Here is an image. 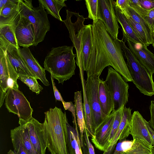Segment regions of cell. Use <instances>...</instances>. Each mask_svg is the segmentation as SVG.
Returning <instances> with one entry per match:
<instances>
[{
    "label": "cell",
    "instance_id": "obj_1",
    "mask_svg": "<svg viewBox=\"0 0 154 154\" xmlns=\"http://www.w3.org/2000/svg\"><path fill=\"white\" fill-rule=\"evenodd\" d=\"M104 60L119 73L127 82L133 79L124 58L120 40H113L107 32L103 22L99 20L92 24Z\"/></svg>",
    "mask_w": 154,
    "mask_h": 154
},
{
    "label": "cell",
    "instance_id": "obj_2",
    "mask_svg": "<svg viewBox=\"0 0 154 154\" xmlns=\"http://www.w3.org/2000/svg\"><path fill=\"white\" fill-rule=\"evenodd\" d=\"M47 129V149L51 154H69L68 149V123L65 112L55 106L44 112Z\"/></svg>",
    "mask_w": 154,
    "mask_h": 154
},
{
    "label": "cell",
    "instance_id": "obj_3",
    "mask_svg": "<svg viewBox=\"0 0 154 154\" xmlns=\"http://www.w3.org/2000/svg\"><path fill=\"white\" fill-rule=\"evenodd\" d=\"M73 48L66 45L52 48L45 58L44 69L59 83L63 84L75 74L76 55L73 54Z\"/></svg>",
    "mask_w": 154,
    "mask_h": 154
},
{
    "label": "cell",
    "instance_id": "obj_4",
    "mask_svg": "<svg viewBox=\"0 0 154 154\" xmlns=\"http://www.w3.org/2000/svg\"><path fill=\"white\" fill-rule=\"evenodd\" d=\"M127 65L133 79L132 82L140 92L151 97L154 95V82L152 75L146 68L136 58L125 42L120 40Z\"/></svg>",
    "mask_w": 154,
    "mask_h": 154
},
{
    "label": "cell",
    "instance_id": "obj_5",
    "mask_svg": "<svg viewBox=\"0 0 154 154\" xmlns=\"http://www.w3.org/2000/svg\"><path fill=\"white\" fill-rule=\"evenodd\" d=\"M38 2L39 6L34 7L32 0L20 1V14L27 18L33 26L34 40L33 45L34 46H36L44 40L50 28L47 13L40 0H38Z\"/></svg>",
    "mask_w": 154,
    "mask_h": 154
},
{
    "label": "cell",
    "instance_id": "obj_6",
    "mask_svg": "<svg viewBox=\"0 0 154 154\" xmlns=\"http://www.w3.org/2000/svg\"><path fill=\"white\" fill-rule=\"evenodd\" d=\"M105 82L113 99L114 110H118L123 105L125 106L128 102L129 85L122 76L109 66Z\"/></svg>",
    "mask_w": 154,
    "mask_h": 154
},
{
    "label": "cell",
    "instance_id": "obj_7",
    "mask_svg": "<svg viewBox=\"0 0 154 154\" xmlns=\"http://www.w3.org/2000/svg\"><path fill=\"white\" fill-rule=\"evenodd\" d=\"M18 123L24 127L37 152L38 154H45L48 147V138L45 122L40 123L32 117L26 120L19 119Z\"/></svg>",
    "mask_w": 154,
    "mask_h": 154
},
{
    "label": "cell",
    "instance_id": "obj_8",
    "mask_svg": "<svg viewBox=\"0 0 154 154\" xmlns=\"http://www.w3.org/2000/svg\"><path fill=\"white\" fill-rule=\"evenodd\" d=\"M100 77H87L85 82V91L90 106L93 130L96 129L104 121L98 97V86Z\"/></svg>",
    "mask_w": 154,
    "mask_h": 154
},
{
    "label": "cell",
    "instance_id": "obj_9",
    "mask_svg": "<svg viewBox=\"0 0 154 154\" xmlns=\"http://www.w3.org/2000/svg\"><path fill=\"white\" fill-rule=\"evenodd\" d=\"M5 106L10 112L17 115L25 120L32 117L33 109L22 92L19 89L9 88L5 99Z\"/></svg>",
    "mask_w": 154,
    "mask_h": 154
},
{
    "label": "cell",
    "instance_id": "obj_10",
    "mask_svg": "<svg viewBox=\"0 0 154 154\" xmlns=\"http://www.w3.org/2000/svg\"><path fill=\"white\" fill-rule=\"evenodd\" d=\"M66 20H63L67 28L69 33V37L73 43V46L76 51V62L79 69H83L82 62V37L83 30L85 25L84 22L85 18L83 15H80L79 13H75L76 20L75 22L72 20V12L66 10Z\"/></svg>",
    "mask_w": 154,
    "mask_h": 154
},
{
    "label": "cell",
    "instance_id": "obj_11",
    "mask_svg": "<svg viewBox=\"0 0 154 154\" xmlns=\"http://www.w3.org/2000/svg\"><path fill=\"white\" fill-rule=\"evenodd\" d=\"M18 76L5 52L0 48V89L5 93L9 88L19 89Z\"/></svg>",
    "mask_w": 154,
    "mask_h": 154
},
{
    "label": "cell",
    "instance_id": "obj_12",
    "mask_svg": "<svg viewBox=\"0 0 154 154\" xmlns=\"http://www.w3.org/2000/svg\"><path fill=\"white\" fill-rule=\"evenodd\" d=\"M99 2L102 21L112 38L115 40H117L120 27L115 13V1L112 0H99Z\"/></svg>",
    "mask_w": 154,
    "mask_h": 154
},
{
    "label": "cell",
    "instance_id": "obj_13",
    "mask_svg": "<svg viewBox=\"0 0 154 154\" xmlns=\"http://www.w3.org/2000/svg\"><path fill=\"white\" fill-rule=\"evenodd\" d=\"M147 121L138 111H134L130 123V133L133 139H137L146 146L153 147Z\"/></svg>",
    "mask_w": 154,
    "mask_h": 154
},
{
    "label": "cell",
    "instance_id": "obj_14",
    "mask_svg": "<svg viewBox=\"0 0 154 154\" xmlns=\"http://www.w3.org/2000/svg\"><path fill=\"white\" fill-rule=\"evenodd\" d=\"M114 110L95 130L91 140L99 150L105 151L109 146V140L114 119Z\"/></svg>",
    "mask_w": 154,
    "mask_h": 154
},
{
    "label": "cell",
    "instance_id": "obj_15",
    "mask_svg": "<svg viewBox=\"0 0 154 154\" xmlns=\"http://www.w3.org/2000/svg\"><path fill=\"white\" fill-rule=\"evenodd\" d=\"M0 48L3 50L18 75L34 77L23 61L18 48L7 42L0 40Z\"/></svg>",
    "mask_w": 154,
    "mask_h": 154
},
{
    "label": "cell",
    "instance_id": "obj_16",
    "mask_svg": "<svg viewBox=\"0 0 154 154\" xmlns=\"http://www.w3.org/2000/svg\"><path fill=\"white\" fill-rule=\"evenodd\" d=\"M15 34L19 46L29 48L33 45L34 35L32 24L27 18L20 14L15 29Z\"/></svg>",
    "mask_w": 154,
    "mask_h": 154
},
{
    "label": "cell",
    "instance_id": "obj_17",
    "mask_svg": "<svg viewBox=\"0 0 154 154\" xmlns=\"http://www.w3.org/2000/svg\"><path fill=\"white\" fill-rule=\"evenodd\" d=\"M126 41L129 48L136 58L152 75L154 73V54L142 43H137L129 40Z\"/></svg>",
    "mask_w": 154,
    "mask_h": 154
},
{
    "label": "cell",
    "instance_id": "obj_18",
    "mask_svg": "<svg viewBox=\"0 0 154 154\" xmlns=\"http://www.w3.org/2000/svg\"><path fill=\"white\" fill-rule=\"evenodd\" d=\"M18 50L26 66L34 77L39 79L44 85L48 86L50 84L46 77L45 69L34 58L29 48H20Z\"/></svg>",
    "mask_w": 154,
    "mask_h": 154
},
{
    "label": "cell",
    "instance_id": "obj_19",
    "mask_svg": "<svg viewBox=\"0 0 154 154\" xmlns=\"http://www.w3.org/2000/svg\"><path fill=\"white\" fill-rule=\"evenodd\" d=\"M19 124V126L11 130L10 137L12 144L24 149L27 154H38L32 144L24 127L22 124Z\"/></svg>",
    "mask_w": 154,
    "mask_h": 154
},
{
    "label": "cell",
    "instance_id": "obj_20",
    "mask_svg": "<svg viewBox=\"0 0 154 154\" xmlns=\"http://www.w3.org/2000/svg\"><path fill=\"white\" fill-rule=\"evenodd\" d=\"M98 97L104 119L114 110V104L111 93L105 82L100 79L98 86Z\"/></svg>",
    "mask_w": 154,
    "mask_h": 154
},
{
    "label": "cell",
    "instance_id": "obj_21",
    "mask_svg": "<svg viewBox=\"0 0 154 154\" xmlns=\"http://www.w3.org/2000/svg\"><path fill=\"white\" fill-rule=\"evenodd\" d=\"M20 0H10L0 11V26L12 24L20 15Z\"/></svg>",
    "mask_w": 154,
    "mask_h": 154
},
{
    "label": "cell",
    "instance_id": "obj_22",
    "mask_svg": "<svg viewBox=\"0 0 154 154\" xmlns=\"http://www.w3.org/2000/svg\"><path fill=\"white\" fill-rule=\"evenodd\" d=\"M131 118L128 115H123L118 129L108 148L102 154H112L118 141L126 139L130 133Z\"/></svg>",
    "mask_w": 154,
    "mask_h": 154
},
{
    "label": "cell",
    "instance_id": "obj_23",
    "mask_svg": "<svg viewBox=\"0 0 154 154\" xmlns=\"http://www.w3.org/2000/svg\"><path fill=\"white\" fill-rule=\"evenodd\" d=\"M93 47L92 24L85 25L82 37V62L84 71H85Z\"/></svg>",
    "mask_w": 154,
    "mask_h": 154
},
{
    "label": "cell",
    "instance_id": "obj_24",
    "mask_svg": "<svg viewBox=\"0 0 154 154\" xmlns=\"http://www.w3.org/2000/svg\"><path fill=\"white\" fill-rule=\"evenodd\" d=\"M115 10L118 22L122 27L123 38L126 41L129 40L134 42L142 43L134 32L128 19L115 6Z\"/></svg>",
    "mask_w": 154,
    "mask_h": 154
},
{
    "label": "cell",
    "instance_id": "obj_25",
    "mask_svg": "<svg viewBox=\"0 0 154 154\" xmlns=\"http://www.w3.org/2000/svg\"><path fill=\"white\" fill-rule=\"evenodd\" d=\"M74 102L75 107L77 124L80 132L81 145L82 147L83 145L84 131L86 128L83 113L81 91L75 92Z\"/></svg>",
    "mask_w": 154,
    "mask_h": 154
},
{
    "label": "cell",
    "instance_id": "obj_26",
    "mask_svg": "<svg viewBox=\"0 0 154 154\" xmlns=\"http://www.w3.org/2000/svg\"><path fill=\"white\" fill-rule=\"evenodd\" d=\"M77 126L75 128L71 126L68 123V149L69 153L72 152L75 154H83L81 145L80 135Z\"/></svg>",
    "mask_w": 154,
    "mask_h": 154
},
{
    "label": "cell",
    "instance_id": "obj_27",
    "mask_svg": "<svg viewBox=\"0 0 154 154\" xmlns=\"http://www.w3.org/2000/svg\"><path fill=\"white\" fill-rule=\"evenodd\" d=\"M20 17V14L11 25L0 26V40L7 42L20 48L15 34V29Z\"/></svg>",
    "mask_w": 154,
    "mask_h": 154
},
{
    "label": "cell",
    "instance_id": "obj_28",
    "mask_svg": "<svg viewBox=\"0 0 154 154\" xmlns=\"http://www.w3.org/2000/svg\"><path fill=\"white\" fill-rule=\"evenodd\" d=\"M79 75L82 88L83 98V108L86 128L88 137H91L94 134V132L92 127L91 110L86 93V81L84 79L83 74H80Z\"/></svg>",
    "mask_w": 154,
    "mask_h": 154
},
{
    "label": "cell",
    "instance_id": "obj_29",
    "mask_svg": "<svg viewBox=\"0 0 154 154\" xmlns=\"http://www.w3.org/2000/svg\"><path fill=\"white\" fill-rule=\"evenodd\" d=\"M40 1L48 14L60 21H63L60 15V11L63 7L66 6L65 2L66 0H40Z\"/></svg>",
    "mask_w": 154,
    "mask_h": 154
},
{
    "label": "cell",
    "instance_id": "obj_30",
    "mask_svg": "<svg viewBox=\"0 0 154 154\" xmlns=\"http://www.w3.org/2000/svg\"><path fill=\"white\" fill-rule=\"evenodd\" d=\"M85 4L88 11V18L93 20V23H96L99 20L102 21L99 0H85Z\"/></svg>",
    "mask_w": 154,
    "mask_h": 154
},
{
    "label": "cell",
    "instance_id": "obj_31",
    "mask_svg": "<svg viewBox=\"0 0 154 154\" xmlns=\"http://www.w3.org/2000/svg\"><path fill=\"white\" fill-rule=\"evenodd\" d=\"M130 16L135 21L140 25L145 31L151 44L153 43L152 32L145 18L140 15L130 6L129 8Z\"/></svg>",
    "mask_w": 154,
    "mask_h": 154
},
{
    "label": "cell",
    "instance_id": "obj_32",
    "mask_svg": "<svg viewBox=\"0 0 154 154\" xmlns=\"http://www.w3.org/2000/svg\"><path fill=\"white\" fill-rule=\"evenodd\" d=\"M122 154H154L152 148L144 145L137 139H133L130 148Z\"/></svg>",
    "mask_w": 154,
    "mask_h": 154
},
{
    "label": "cell",
    "instance_id": "obj_33",
    "mask_svg": "<svg viewBox=\"0 0 154 154\" xmlns=\"http://www.w3.org/2000/svg\"><path fill=\"white\" fill-rule=\"evenodd\" d=\"M128 20L134 32L142 43L147 46L150 45L147 34L141 26L131 17L128 19Z\"/></svg>",
    "mask_w": 154,
    "mask_h": 154
},
{
    "label": "cell",
    "instance_id": "obj_34",
    "mask_svg": "<svg viewBox=\"0 0 154 154\" xmlns=\"http://www.w3.org/2000/svg\"><path fill=\"white\" fill-rule=\"evenodd\" d=\"M18 79H20L25 84L32 92L38 94L43 89V88L38 82L35 77L23 75H19Z\"/></svg>",
    "mask_w": 154,
    "mask_h": 154
},
{
    "label": "cell",
    "instance_id": "obj_35",
    "mask_svg": "<svg viewBox=\"0 0 154 154\" xmlns=\"http://www.w3.org/2000/svg\"><path fill=\"white\" fill-rule=\"evenodd\" d=\"M125 106L124 105L122 106L119 109L115 111L114 120L109 140V145L112 142L118 129L123 115Z\"/></svg>",
    "mask_w": 154,
    "mask_h": 154
},
{
    "label": "cell",
    "instance_id": "obj_36",
    "mask_svg": "<svg viewBox=\"0 0 154 154\" xmlns=\"http://www.w3.org/2000/svg\"><path fill=\"white\" fill-rule=\"evenodd\" d=\"M119 141L112 154H122L131 147L133 142V140H127L126 139Z\"/></svg>",
    "mask_w": 154,
    "mask_h": 154
},
{
    "label": "cell",
    "instance_id": "obj_37",
    "mask_svg": "<svg viewBox=\"0 0 154 154\" xmlns=\"http://www.w3.org/2000/svg\"><path fill=\"white\" fill-rule=\"evenodd\" d=\"M115 6L127 19L130 17L129 12V0H117L115 2Z\"/></svg>",
    "mask_w": 154,
    "mask_h": 154
},
{
    "label": "cell",
    "instance_id": "obj_38",
    "mask_svg": "<svg viewBox=\"0 0 154 154\" xmlns=\"http://www.w3.org/2000/svg\"><path fill=\"white\" fill-rule=\"evenodd\" d=\"M129 4L131 8L144 18L147 15L149 11L142 7L139 0H129Z\"/></svg>",
    "mask_w": 154,
    "mask_h": 154
},
{
    "label": "cell",
    "instance_id": "obj_39",
    "mask_svg": "<svg viewBox=\"0 0 154 154\" xmlns=\"http://www.w3.org/2000/svg\"><path fill=\"white\" fill-rule=\"evenodd\" d=\"M63 107L66 110L71 112L73 117V123L75 126L77 125L76 120V113L75 107V104H73L72 102H66L63 103Z\"/></svg>",
    "mask_w": 154,
    "mask_h": 154
},
{
    "label": "cell",
    "instance_id": "obj_40",
    "mask_svg": "<svg viewBox=\"0 0 154 154\" xmlns=\"http://www.w3.org/2000/svg\"><path fill=\"white\" fill-rule=\"evenodd\" d=\"M144 18L149 25L152 32L154 31V8L149 11Z\"/></svg>",
    "mask_w": 154,
    "mask_h": 154
},
{
    "label": "cell",
    "instance_id": "obj_41",
    "mask_svg": "<svg viewBox=\"0 0 154 154\" xmlns=\"http://www.w3.org/2000/svg\"><path fill=\"white\" fill-rule=\"evenodd\" d=\"M140 3L145 10L150 11L154 8V0H139Z\"/></svg>",
    "mask_w": 154,
    "mask_h": 154
},
{
    "label": "cell",
    "instance_id": "obj_42",
    "mask_svg": "<svg viewBox=\"0 0 154 154\" xmlns=\"http://www.w3.org/2000/svg\"><path fill=\"white\" fill-rule=\"evenodd\" d=\"M86 128H85L84 134V138L88 148L89 154H95L94 148L89 139Z\"/></svg>",
    "mask_w": 154,
    "mask_h": 154
},
{
    "label": "cell",
    "instance_id": "obj_43",
    "mask_svg": "<svg viewBox=\"0 0 154 154\" xmlns=\"http://www.w3.org/2000/svg\"><path fill=\"white\" fill-rule=\"evenodd\" d=\"M51 76L56 101H61L63 103L65 101L63 100L61 96L60 93L59 91L56 87L55 85V84L54 82V79L52 75L51 74Z\"/></svg>",
    "mask_w": 154,
    "mask_h": 154
},
{
    "label": "cell",
    "instance_id": "obj_44",
    "mask_svg": "<svg viewBox=\"0 0 154 154\" xmlns=\"http://www.w3.org/2000/svg\"><path fill=\"white\" fill-rule=\"evenodd\" d=\"M149 109L150 112V118L148 122L150 126L154 131V104L153 100L151 101Z\"/></svg>",
    "mask_w": 154,
    "mask_h": 154
},
{
    "label": "cell",
    "instance_id": "obj_45",
    "mask_svg": "<svg viewBox=\"0 0 154 154\" xmlns=\"http://www.w3.org/2000/svg\"><path fill=\"white\" fill-rule=\"evenodd\" d=\"M147 124L149 135L151 137L153 147L154 148V131L150 126L148 122Z\"/></svg>",
    "mask_w": 154,
    "mask_h": 154
},
{
    "label": "cell",
    "instance_id": "obj_46",
    "mask_svg": "<svg viewBox=\"0 0 154 154\" xmlns=\"http://www.w3.org/2000/svg\"><path fill=\"white\" fill-rule=\"evenodd\" d=\"M6 94V93H5L0 89V107H1L3 104Z\"/></svg>",
    "mask_w": 154,
    "mask_h": 154
},
{
    "label": "cell",
    "instance_id": "obj_47",
    "mask_svg": "<svg viewBox=\"0 0 154 154\" xmlns=\"http://www.w3.org/2000/svg\"><path fill=\"white\" fill-rule=\"evenodd\" d=\"M82 148L83 154H89L84 140L83 141V146L82 147Z\"/></svg>",
    "mask_w": 154,
    "mask_h": 154
},
{
    "label": "cell",
    "instance_id": "obj_48",
    "mask_svg": "<svg viewBox=\"0 0 154 154\" xmlns=\"http://www.w3.org/2000/svg\"><path fill=\"white\" fill-rule=\"evenodd\" d=\"M152 36L153 39V43L152 44V45L153 47L154 48V31L152 32Z\"/></svg>",
    "mask_w": 154,
    "mask_h": 154
},
{
    "label": "cell",
    "instance_id": "obj_49",
    "mask_svg": "<svg viewBox=\"0 0 154 154\" xmlns=\"http://www.w3.org/2000/svg\"><path fill=\"white\" fill-rule=\"evenodd\" d=\"M8 154H15L12 150H10L8 152Z\"/></svg>",
    "mask_w": 154,
    "mask_h": 154
},
{
    "label": "cell",
    "instance_id": "obj_50",
    "mask_svg": "<svg viewBox=\"0 0 154 154\" xmlns=\"http://www.w3.org/2000/svg\"><path fill=\"white\" fill-rule=\"evenodd\" d=\"M152 150L153 152V153L154 154V148L153 147H152Z\"/></svg>",
    "mask_w": 154,
    "mask_h": 154
},
{
    "label": "cell",
    "instance_id": "obj_51",
    "mask_svg": "<svg viewBox=\"0 0 154 154\" xmlns=\"http://www.w3.org/2000/svg\"><path fill=\"white\" fill-rule=\"evenodd\" d=\"M69 154H75V153L73 152V153H69Z\"/></svg>",
    "mask_w": 154,
    "mask_h": 154
},
{
    "label": "cell",
    "instance_id": "obj_52",
    "mask_svg": "<svg viewBox=\"0 0 154 154\" xmlns=\"http://www.w3.org/2000/svg\"><path fill=\"white\" fill-rule=\"evenodd\" d=\"M153 103L154 104V101L153 100Z\"/></svg>",
    "mask_w": 154,
    "mask_h": 154
}]
</instances>
